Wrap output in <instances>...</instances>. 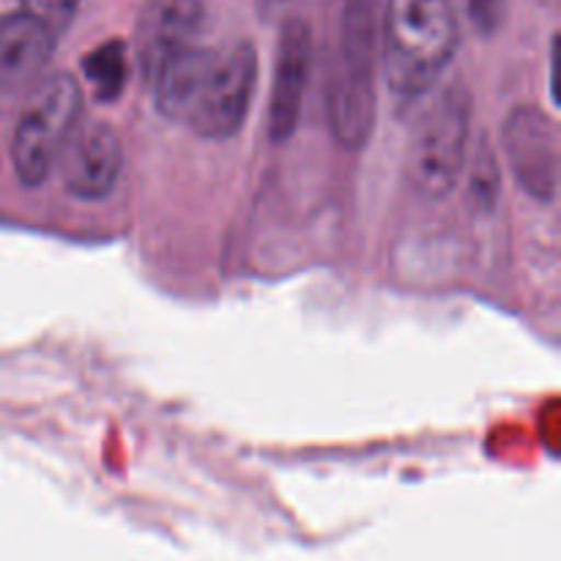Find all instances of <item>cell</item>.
I'll use <instances>...</instances> for the list:
<instances>
[{"label":"cell","instance_id":"obj_6","mask_svg":"<svg viewBox=\"0 0 561 561\" xmlns=\"http://www.w3.org/2000/svg\"><path fill=\"white\" fill-rule=\"evenodd\" d=\"M504 153L513 179L531 201L553 203L559 192L557 121L537 104H520L504 121Z\"/></svg>","mask_w":561,"mask_h":561},{"label":"cell","instance_id":"obj_5","mask_svg":"<svg viewBox=\"0 0 561 561\" xmlns=\"http://www.w3.org/2000/svg\"><path fill=\"white\" fill-rule=\"evenodd\" d=\"M257 82V53L250 42H236L217 49L211 80L201 104L192 113L190 126L206 140H228L239 135L250 113Z\"/></svg>","mask_w":561,"mask_h":561},{"label":"cell","instance_id":"obj_14","mask_svg":"<svg viewBox=\"0 0 561 561\" xmlns=\"http://www.w3.org/2000/svg\"><path fill=\"white\" fill-rule=\"evenodd\" d=\"M20 3L22 11L36 22H42L55 38H60L69 31L77 16V9H80V0H20Z\"/></svg>","mask_w":561,"mask_h":561},{"label":"cell","instance_id":"obj_3","mask_svg":"<svg viewBox=\"0 0 561 561\" xmlns=\"http://www.w3.org/2000/svg\"><path fill=\"white\" fill-rule=\"evenodd\" d=\"M474 102L463 82L444 88L416 124L409 146V181L425 201H444L455 192L469 159Z\"/></svg>","mask_w":561,"mask_h":561},{"label":"cell","instance_id":"obj_12","mask_svg":"<svg viewBox=\"0 0 561 561\" xmlns=\"http://www.w3.org/2000/svg\"><path fill=\"white\" fill-rule=\"evenodd\" d=\"M129 47L121 38H110V42L93 47L82 58V77H85L93 99L104 104L121 99L126 82H129Z\"/></svg>","mask_w":561,"mask_h":561},{"label":"cell","instance_id":"obj_1","mask_svg":"<svg viewBox=\"0 0 561 561\" xmlns=\"http://www.w3.org/2000/svg\"><path fill=\"white\" fill-rule=\"evenodd\" d=\"M453 0H387L381 11L383 77L398 102L427 96L458 53Z\"/></svg>","mask_w":561,"mask_h":561},{"label":"cell","instance_id":"obj_13","mask_svg":"<svg viewBox=\"0 0 561 561\" xmlns=\"http://www.w3.org/2000/svg\"><path fill=\"white\" fill-rule=\"evenodd\" d=\"M469 192H471V201L482 208H491L493 203L499 201V162L496 157H493L488 142H482L474 162H471Z\"/></svg>","mask_w":561,"mask_h":561},{"label":"cell","instance_id":"obj_7","mask_svg":"<svg viewBox=\"0 0 561 561\" xmlns=\"http://www.w3.org/2000/svg\"><path fill=\"white\" fill-rule=\"evenodd\" d=\"M55 170L64 190L75 201H104L115 190L124 170V148L113 126L96 118L77 121L55 159Z\"/></svg>","mask_w":561,"mask_h":561},{"label":"cell","instance_id":"obj_8","mask_svg":"<svg viewBox=\"0 0 561 561\" xmlns=\"http://www.w3.org/2000/svg\"><path fill=\"white\" fill-rule=\"evenodd\" d=\"M312 71V27L301 16H285L274 55V82L268 96V137L285 142L301 118L307 82Z\"/></svg>","mask_w":561,"mask_h":561},{"label":"cell","instance_id":"obj_16","mask_svg":"<svg viewBox=\"0 0 561 561\" xmlns=\"http://www.w3.org/2000/svg\"><path fill=\"white\" fill-rule=\"evenodd\" d=\"M296 3H299V0H255L263 20H285V16H290V9H294Z\"/></svg>","mask_w":561,"mask_h":561},{"label":"cell","instance_id":"obj_15","mask_svg":"<svg viewBox=\"0 0 561 561\" xmlns=\"http://www.w3.org/2000/svg\"><path fill=\"white\" fill-rule=\"evenodd\" d=\"M469 16L482 36H496L507 20V0H469Z\"/></svg>","mask_w":561,"mask_h":561},{"label":"cell","instance_id":"obj_9","mask_svg":"<svg viewBox=\"0 0 561 561\" xmlns=\"http://www.w3.org/2000/svg\"><path fill=\"white\" fill-rule=\"evenodd\" d=\"M55 44L58 38L25 11L0 16V93L31 91L47 75Z\"/></svg>","mask_w":561,"mask_h":561},{"label":"cell","instance_id":"obj_10","mask_svg":"<svg viewBox=\"0 0 561 561\" xmlns=\"http://www.w3.org/2000/svg\"><path fill=\"white\" fill-rule=\"evenodd\" d=\"M203 14H206L203 0H148L135 33L137 64L148 80L168 55L186 44H195Z\"/></svg>","mask_w":561,"mask_h":561},{"label":"cell","instance_id":"obj_2","mask_svg":"<svg viewBox=\"0 0 561 561\" xmlns=\"http://www.w3.org/2000/svg\"><path fill=\"white\" fill-rule=\"evenodd\" d=\"M376 0H348L340 27V58L327 88L329 129L345 151H362L376 131Z\"/></svg>","mask_w":561,"mask_h":561},{"label":"cell","instance_id":"obj_4","mask_svg":"<svg viewBox=\"0 0 561 561\" xmlns=\"http://www.w3.org/2000/svg\"><path fill=\"white\" fill-rule=\"evenodd\" d=\"M82 91L71 71H47L31 91L11 137V164L25 186H42L80 121Z\"/></svg>","mask_w":561,"mask_h":561},{"label":"cell","instance_id":"obj_11","mask_svg":"<svg viewBox=\"0 0 561 561\" xmlns=\"http://www.w3.org/2000/svg\"><path fill=\"white\" fill-rule=\"evenodd\" d=\"M214 64H217V49L201 47V44H186L168 55L151 77L153 104L159 115L190 124L211 80Z\"/></svg>","mask_w":561,"mask_h":561}]
</instances>
